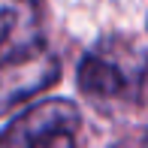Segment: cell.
<instances>
[{"mask_svg": "<svg viewBox=\"0 0 148 148\" xmlns=\"http://www.w3.org/2000/svg\"><path fill=\"white\" fill-rule=\"evenodd\" d=\"M60 79V60L49 45L33 42L9 49L0 58V115L30 103Z\"/></svg>", "mask_w": 148, "mask_h": 148, "instance_id": "6da1fadb", "label": "cell"}, {"mask_svg": "<svg viewBox=\"0 0 148 148\" xmlns=\"http://www.w3.org/2000/svg\"><path fill=\"white\" fill-rule=\"evenodd\" d=\"M79 109L70 100H42L0 133V148H76Z\"/></svg>", "mask_w": 148, "mask_h": 148, "instance_id": "7a4b0ae2", "label": "cell"}, {"mask_svg": "<svg viewBox=\"0 0 148 148\" xmlns=\"http://www.w3.org/2000/svg\"><path fill=\"white\" fill-rule=\"evenodd\" d=\"M79 91L91 100H124L133 94V76L106 51H91L79 64Z\"/></svg>", "mask_w": 148, "mask_h": 148, "instance_id": "3957f363", "label": "cell"}, {"mask_svg": "<svg viewBox=\"0 0 148 148\" xmlns=\"http://www.w3.org/2000/svg\"><path fill=\"white\" fill-rule=\"evenodd\" d=\"M27 3H39V0H27Z\"/></svg>", "mask_w": 148, "mask_h": 148, "instance_id": "5b68a950", "label": "cell"}, {"mask_svg": "<svg viewBox=\"0 0 148 148\" xmlns=\"http://www.w3.org/2000/svg\"><path fill=\"white\" fill-rule=\"evenodd\" d=\"M115 148H148V145H115Z\"/></svg>", "mask_w": 148, "mask_h": 148, "instance_id": "277c9868", "label": "cell"}]
</instances>
